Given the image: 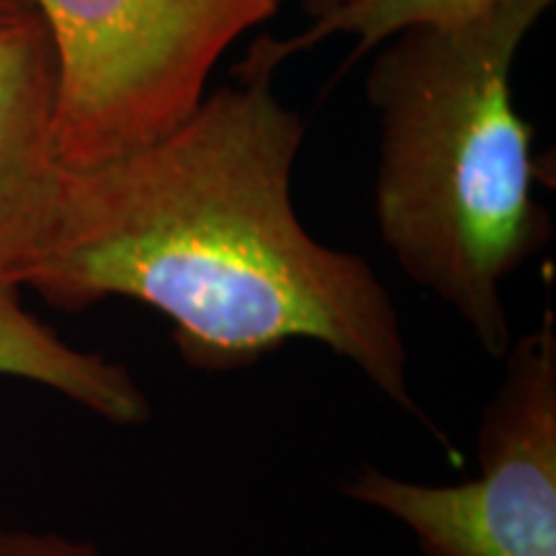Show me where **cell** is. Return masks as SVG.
<instances>
[{"label":"cell","instance_id":"6da1fadb","mask_svg":"<svg viewBox=\"0 0 556 556\" xmlns=\"http://www.w3.org/2000/svg\"><path fill=\"white\" fill-rule=\"evenodd\" d=\"M283 58L261 37L235 83L184 127L88 173H67L50 250L26 287L80 312L135 299L173 323L191 368H248L289 340H315L446 435L409 389V353L389 291L366 258L323 245L299 219L291 176L304 122L278 99Z\"/></svg>","mask_w":556,"mask_h":556},{"label":"cell","instance_id":"7a4b0ae2","mask_svg":"<svg viewBox=\"0 0 556 556\" xmlns=\"http://www.w3.org/2000/svg\"><path fill=\"white\" fill-rule=\"evenodd\" d=\"M554 0H497L467 24L384 41L366 78L379 119V238L490 358L513 343L505 281L552 240L533 197V127L513 70Z\"/></svg>","mask_w":556,"mask_h":556},{"label":"cell","instance_id":"3957f363","mask_svg":"<svg viewBox=\"0 0 556 556\" xmlns=\"http://www.w3.org/2000/svg\"><path fill=\"white\" fill-rule=\"evenodd\" d=\"M54 54V148L88 173L184 127L229 47L287 0H29Z\"/></svg>","mask_w":556,"mask_h":556},{"label":"cell","instance_id":"277c9868","mask_svg":"<svg viewBox=\"0 0 556 556\" xmlns=\"http://www.w3.org/2000/svg\"><path fill=\"white\" fill-rule=\"evenodd\" d=\"M479 422V469L464 484H417L364 467L348 500L405 523L426 556H556L554 312L513 340Z\"/></svg>","mask_w":556,"mask_h":556},{"label":"cell","instance_id":"5b68a950","mask_svg":"<svg viewBox=\"0 0 556 556\" xmlns=\"http://www.w3.org/2000/svg\"><path fill=\"white\" fill-rule=\"evenodd\" d=\"M54 54L37 11L0 24V281L26 287L50 250L67 173L54 148Z\"/></svg>","mask_w":556,"mask_h":556},{"label":"cell","instance_id":"8992f818","mask_svg":"<svg viewBox=\"0 0 556 556\" xmlns=\"http://www.w3.org/2000/svg\"><path fill=\"white\" fill-rule=\"evenodd\" d=\"M0 377L34 381L114 426L150 420L148 394L124 364L67 345L21 307L18 287L0 281Z\"/></svg>","mask_w":556,"mask_h":556},{"label":"cell","instance_id":"52a82bcc","mask_svg":"<svg viewBox=\"0 0 556 556\" xmlns=\"http://www.w3.org/2000/svg\"><path fill=\"white\" fill-rule=\"evenodd\" d=\"M495 3L497 0H345L325 16L312 18L307 29L296 37L278 39V54L287 62L340 34L356 41L351 60H358L400 34L451 29L467 24Z\"/></svg>","mask_w":556,"mask_h":556},{"label":"cell","instance_id":"ba28073f","mask_svg":"<svg viewBox=\"0 0 556 556\" xmlns=\"http://www.w3.org/2000/svg\"><path fill=\"white\" fill-rule=\"evenodd\" d=\"M0 556H103L93 541H73L58 533L5 531L0 528Z\"/></svg>","mask_w":556,"mask_h":556},{"label":"cell","instance_id":"9c48e42d","mask_svg":"<svg viewBox=\"0 0 556 556\" xmlns=\"http://www.w3.org/2000/svg\"><path fill=\"white\" fill-rule=\"evenodd\" d=\"M29 11H34L29 0H0V24H3V21L24 16V13Z\"/></svg>","mask_w":556,"mask_h":556},{"label":"cell","instance_id":"30bf717a","mask_svg":"<svg viewBox=\"0 0 556 556\" xmlns=\"http://www.w3.org/2000/svg\"><path fill=\"white\" fill-rule=\"evenodd\" d=\"M302 3H304V11L309 13V21H312V18L325 16V13L332 11V9H338V5L345 3V0H302Z\"/></svg>","mask_w":556,"mask_h":556}]
</instances>
